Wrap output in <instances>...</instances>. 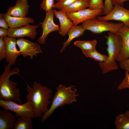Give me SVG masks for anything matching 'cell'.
<instances>
[{
  "label": "cell",
  "instance_id": "obj_32",
  "mask_svg": "<svg viewBox=\"0 0 129 129\" xmlns=\"http://www.w3.org/2000/svg\"><path fill=\"white\" fill-rule=\"evenodd\" d=\"M129 0H111L112 3L114 6L116 5L123 6L124 3Z\"/></svg>",
  "mask_w": 129,
  "mask_h": 129
},
{
  "label": "cell",
  "instance_id": "obj_31",
  "mask_svg": "<svg viewBox=\"0 0 129 129\" xmlns=\"http://www.w3.org/2000/svg\"><path fill=\"white\" fill-rule=\"evenodd\" d=\"M0 27L7 30L9 28L7 21L2 13L0 14Z\"/></svg>",
  "mask_w": 129,
  "mask_h": 129
},
{
  "label": "cell",
  "instance_id": "obj_15",
  "mask_svg": "<svg viewBox=\"0 0 129 129\" xmlns=\"http://www.w3.org/2000/svg\"><path fill=\"white\" fill-rule=\"evenodd\" d=\"M54 15L59 22L58 33L59 35L64 36L67 34L69 30L74 26L73 22L68 17L66 13L61 11L54 9Z\"/></svg>",
  "mask_w": 129,
  "mask_h": 129
},
{
  "label": "cell",
  "instance_id": "obj_4",
  "mask_svg": "<svg viewBox=\"0 0 129 129\" xmlns=\"http://www.w3.org/2000/svg\"><path fill=\"white\" fill-rule=\"evenodd\" d=\"M106 37L108 58L106 61L99 64L103 73L118 69V66L115 61L122 46V38L118 34L109 32Z\"/></svg>",
  "mask_w": 129,
  "mask_h": 129
},
{
  "label": "cell",
  "instance_id": "obj_12",
  "mask_svg": "<svg viewBox=\"0 0 129 129\" xmlns=\"http://www.w3.org/2000/svg\"><path fill=\"white\" fill-rule=\"evenodd\" d=\"M40 25H31L30 24L16 28L9 27L8 36L15 38L27 37L34 39L37 34L36 29Z\"/></svg>",
  "mask_w": 129,
  "mask_h": 129
},
{
  "label": "cell",
  "instance_id": "obj_22",
  "mask_svg": "<svg viewBox=\"0 0 129 129\" xmlns=\"http://www.w3.org/2000/svg\"><path fill=\"white\" fill-rule=\"evenodd\" d=\"M97 43V41L94 40L90 41H77L75 42L74 44L82 51H90L96 49Z\"/></svg>",
  "mask_w": 129,
  "mask_h": 129
},
{
  "label": "cell",
  "instance_id": "obj_16",
  "mask_svg": "<svg viewBox=\"0 0 129 129\" xmlns=\"http://www.w3.org/2000/svg\"><path fill=\"white\" fill-rule=\"evenodd\" d=\"M9 27L16 28L34 24V20L30 17H19L11 16L6 13L3 14Z\"/></svg>",
  "mask_w": 129,
  "mask_h": 129
},
{
  "label": "cell",
  "instance_id": "obj_21",
  "mask_svg": "<svg viewBox=\"0 0 129 129\" xmlns=\"http://www.w3.org/2000/svg\"><path fill=\"white\" fill-rule=\"evenodd\" d=\"M114 123L117 129H129V116L125 113L120 114L116 117Z\"/></svg>",
  "mask_w": 129,
  "mask_h": 129
},
{
  "label": "cell",
  "instance_id": "obj_36",
  "mask_svg": "<svg viewBox=\"0 0 129 129\" xmlns=\"http://www.w3.org/2000/svg\"><path fill=\"white\" fill-rule=\"evenodd\" d=\"M55 0L57 2V1H59V0Z\"/></svg>",
  "mask_w": 129,
  "mask_h": 129
},
{
  "label": "cell",
  "instance_id": "obj_18",
  "mask_svg": "<svg viewBox=\"0 0 129 129\" xmlns=\"http://www.w3.org/2000/svg\"><path fill=\"white\" fill-rule=\"evenodd\" d=\"M85 31L81 25L74 26L71 28L67 33L69 36L68 38L63 43V46L60 52H62L74 39L82 35Z\"/></svg>",
  "mask_w": 129,
  "mask_h": 129
},
{
  "label": "cell",
  "instance_id": "obj_34",
  "mask_svg": "<svg viewBox=\"0 0 129 129\" xmlns=\"http://www.w3.org/2000/svg\"><path fill=\"white\" fill-rule=\"evenodd\" d=\"M125 113L129 116V111H127Z\"/></svg>",
  "mask_w": 129,
  "mask_h": 129
},
{
  "label": "cell",
  "instance_id": "obj_24",
  "mask_svg": "<svg viewBox=\"0 0 129 129\" xmlns=\"http://www.w3.org/2000/svg\"><path fill=\"white\" fill-rule=\"evenodd\" d=\"M77 0H60L55 3L54 8L60 11L63 8L70 5Z\"/></svg>",
  "mask_w": 129,
  "mask_h": 129
},
{
  "label": "cell",
  "instance_id": "obj_17",
  "mask_svg": "<svg viewBox=\"0 0 129 129\" xmlns=\"http://www.w3.org/2000/svg\"><path fill=\"white\" fill-rule=\"evenodd\" d=\"M9 111L0 110V129H11L15 125V117Z\"/></svg>",
  "mask_w": 129,
  "mask_h": 129
},
{
  "label": "cell",
  "instance_id": "obj_14",
  "mask_svg": "<svg viewBox=\"0 0 129 129\" xmlns=\"http://www.w3.org/2000/svg\"><path fill=\"white\" fill-rule=\"evenodd\" d=\"M30 7L27 0H17L15 5L10 7L6 13L13 16L25 17L27 15Z\"/></svg>",
  "mask_w": 129,
  "mask_h": 129
},
{
  "label": "cell",
  "instance_id": "obj_19",
  "mask_svg": "<svg viewBox=\"0 0 129 129\" xmlns=\"http://www.w3.org/2000/svg\"><path fill=\"white\" fill-rule=\"evenodd\" d=\"M89 3L83 0H77L60 10L65 13L77 12L88 8Z\"/></svg>",
  "mask_w": 129,
  "mask_h": 129
},
{
  "label": "cell",
  "instance_id": "obj_11",
  "mask_svg": "<svg viewBox=\"0 0 129 129\" xmlns=\"http://www.w3.org/2000/svg\"><path fill=\"white\" fill-rule=\"evenodd\" d=\"M5 51L6 62L10 66L14 65L18 56L21 55L19 50L16 47V38L9 36L4 38Z\"/></svg>",
  "mask_w": 129,
  "mask_h": 129
},
{
  "label": "cell",
  "instance_id": "obj_2",
  "mask_svg": "<svg viewBox=\"0 0 129 129\" xmlns=\"http://www.w3.org/2000/svg\"><path fill=\"white\" fill-rule=\"evenodd\" d=\"M77 91V90L74 85L67 87L62 84L59 85L56 88L51 106L48 110L41 117L40 122H44L50 117L58 108L76 102L77 101V98L78 96Z\"/></svg>",
  "mask_w": 129,
  "mask_h": 129
},
{
  "label": "cell",
  "instance_id": "obj_26",
  "mask_svg": "<svg viewBox=\"0 0 129 129\" xmlns=\"http://www.w3.org/2000/svg\"><path fill=\"white\" fill-rule=\"evenodd\" d=\"M88 8L92 9H103L104 4L103 0H90Z\"/></svg>",
  "mask_w": 129,
  "mask_h": 129
},
{
  "label": "cell",
  "instance_id": "obj_20",
  "mask_svg": "<svg viewBox=\"0 0 129 129\" xmlns=\"http://www.w3.org/2000/svg\"><path fill=\"white\" fill-rule=\"evenodd\" d=\"M32 118L25 116H19L13 129H32Z\"/></svg>",
  "mask_w": 129,
  "mask_h": 129
},
{
  "label": "cell",
  "instance_id": "obj_8",
  "mask_svg": "<svg viewBox=\"0 0 129 129\" xmlns=\"http://www.w3.org/2000/svg\"><path fill=\"white\" fill-rule=\"evenodd\" d=\"M103 10L101 9H92L88 8L77 12L65 13L74 26L87 20L97 18L102 13Z\"/></svg>",
  "mask_w": 129,
  "mask_h": 129
},
{
  "label": "cell",
  "instance_id": "obj_35",
  "mask_svg": "<svg viewBox=\"0 0 129 129\" xmlns=\"http://www.w3.org/2000/svg\"><path fill=\"white\" fill-rule=\"evenodd\" d=\"M84 0L86 1L87 2H88L89 3V1L90 0Z\"/></svg>",
  "mask_w": 129,
  "mask_h": 129
},
{
  "label": "cell",
  "instance_id": "obj_27",
  "mask_svg": "<svg viewBox=\"0 0 129 129\" xmlns=\"http://www.w3.org/2000/svg\"><path fill=\"white\" fill-rule=\"evenodd\" d=\"M127 88L129 89V73L125 71V77L118 87L117 90H120Z\"/></svg>",
  "mask_w": 129,
  "mask_h": 129
},
{
  "label": "cell",
  "instance_id": "obj_6",
  "mask_svg": "<svg viewBox=\"0 0 129 129\" xmlns=\"http://www.w3.org/2000/svg\"><path fill=\"white\" fill-rule=\"evenodd\" d=\"M0 106L4 109L14 112L17 116H25L32 118H35L33 108L27 101L21 104L11 100L5 101L0 100Z\"/></svg>",
  "mask_w": 129,
  "mask_h": 129
},
{
  "label": "cell",
  "instance_id": "obj_9",
  "mask_svg": "<svg viewBox=\"0 0 129 129\" xmlns=\"http://www.w3.org/2000/svg\"><path fill=\"white\" fill-rule=\"evenodd\" d=\"M54 9H53L49 12L46 13L44 20L39 23L42 29V34L37 40L38 42L40 44L46 43V38L48 35L52 32L59 30V25L54 22Z\"/></svg>",
  "mask_w": 129,
  "mask_h": 129
},
{
  "label": "cell",
  "instance_id": "obj_1",
  "mask_svg": "<svg viewBox=\"0 0 129 129\" xmlns=\"http://www.w3.org/2000/svg\"><path fill=\"white\" fill-rule=\"evenodd\" d=\"M27 86L26 98L33 108L35 118L41 117L48 110V107L51 102L49 100L52 97V91L36 81L33 82L32 87Z\"/></svg>",
  "mask_w": 129,
  "mask_h": 129
},
{
  "label": "cell",
  "instance_id": "obj_10",
  "mask_svg": "<svg viewBox=\"0 0 129 129\" xmlns=\"http://www.w3.org/2000/svg\"><path fill=\"white\" fill-rule=\"evenodd\" d=\"M97 18L100 21H120L129 27V10L122 5L114 6L112 10L108 14L103 16H98Z\"/></svg>",
  "mask_w": 129,
  "mask_h": 129
},
{
  "label": "cell",
  "instance_id": "obj_7",
  "mask_svg": "<svg viewBox=\"0 0 129 129\" xmlns=\"http://www.w3.org/2000/svg\"><path fill=\"white\" fill-rule=\"evenodd\" d=\"M16 42L21 55L24 58L29 56L32 59L34 57H37L38 54L43 53L40 46L36 43L23 38H18Z\"/></svg>",
  "mask_w": 129,
  "mask_h": 129
},
{
  "label": "cell",
  "instance_id": "obj_25",
  "mask_svg": "<svg viewBox=\"0 0 129 129\" xmlns=\"http://www.w3.org/2000/svg\"><path fill=\"white\" fill-rule=\"evenodd\" d=\"M55 0H43L40 5L42 8L48 13L53 9Z\"/></svg>",
  "mask_w": 129,
  "mask_h": 129
},
{
  "label": "cell",
  "instance_id": "obj_5",
  "mask_svg": "<svg viewBox=\"0 0 129 129\" xmlns=\"http://www.w3.org/2000/svg\"><path fill=\"white\" fill-rule=\"evenodd\" d=\"M96 18L87 20L82 22L81 26L85 30L89 31L94 34H99L105 32L118 34L124 24L121 22L114 23L100 21Z\"/></svg>",
  "mask_w": 129,
  "mask_h": 129
},
{
  "label": "cell",
  "instance_id": "obj_13",
  "mask_svg": "<svg viewBox=\"0 0 129 129\" xmlns=\"http://www.w3.org/2000/svg\"><path fill=\"white\" fill-rule=\"evenodd\" d=\"M118 34L121 37L122 46L120 52L116 61L119 62L129 58V27L124 24L121 26Z\"/></svg>",
  "mask_w": 129,
  "mask_h": 129
},
{
  "label": "cell",
  "instance_id": "obj_29",
  "mask_svg": "<svg viewBox=\"0 0 129 129\" xmlns=\"http://www.w3.org/2000/svg\"><path fill=\"white\" fill-rule=\"evenodd\" d=\"M6 57V51L4 38L0 37V61Z\"/></svg>",
  "mask_w": 129,
  "mask_h": 129
},
{
  "label": "cell",
  "instance_id": "obj_30",
  "mask_svg": "<svg viewBox=\"0 0 129 129\" xmlns=\"http://www.w3.org/2000/svg\"><path fill=\"white\" fill-rule=\"evenodd\" d=\"M120 67L129 73V58L124 60L120 62Z\"/></svg>",
  "mask_w": 129,
  "mask_h": 129
},
{
  "label": "cell",
  "instance_id": "obj_33",
  "mask_svg": "<svg viewBox=\"0 0 129 129\" xmlns=\"http://www.w3.org/2000/svg\"><path fill=\"white\" fill-rule=\"evenodd\" d=\"M8 30L1 27H0V37L4 38L7 36L8 34Z\"/></svg>",
  "mask_w": 129,
  "mask_h": 129
},
{
  "label": "cell",
  "instance_id": "obj_23",
  "mask_svg": "<svg viewBox=\"0 0 129 129\" xmlns=\"http://www.w3.org/2000/svg\"><path fill=\"white\" fill-rule=\"evenodd\" d=\"M83 54L86 57L92 59L99 62L106 61L108 56L99 53L96 49L90 51H82Z\"/></svg>",
  "mask_w": 129,
  "mask_h": 129
},
{
  "label": "cell",
  "instance_id": "obj_28",
  "mask_svg": "<svg viewBox=\"0 0 129 129\" xmlns=\"http://www.w3.org/2000/svg\"><path fill=\"white\" fill-rule=\"evenodd\" d=\"M113 7L111 0H105L102 14L105 15H107L112 11Z\"/></svg>",
  "mask_w": 129,
  "mask_h": 129
},
{
  "label": "cell",
  "instance_id": "obj_3",
  "mask_svg": "<svg viewBox=\"0 0 129 129\" xmlns=\"http://www.w3.org/2000/svg\"><path fill=\"white\" fill-rule=\"evenodd\" d=\"M8 64L5 67V71L0 76V100L13 101L22 104L20 90L16 87L17 83L10 79L12 75H18L20 70L17 67L11 69Z\"/></svg>",
  "mask_w": 129,
  "mask_h": 129
}]
</instances>
